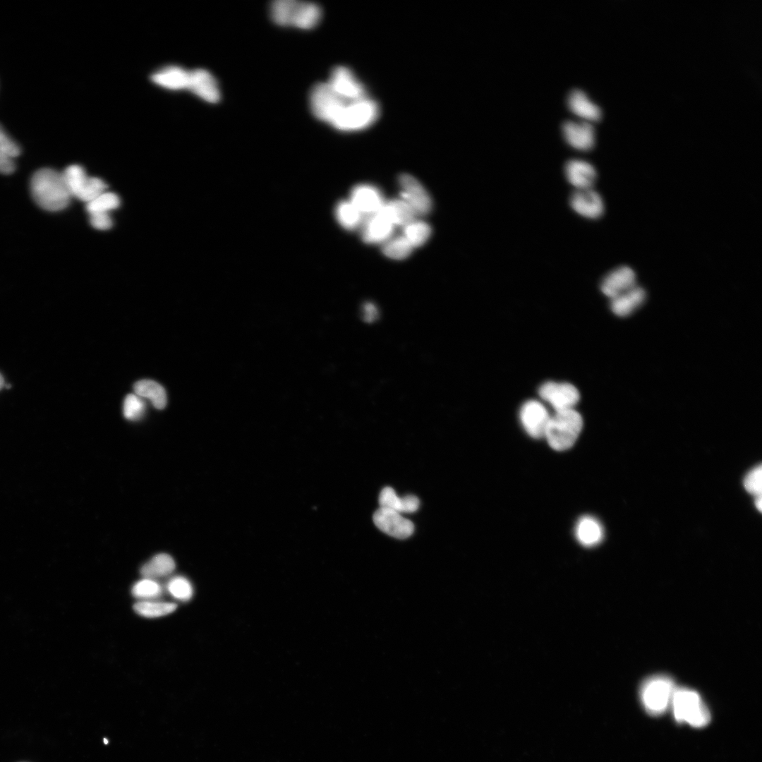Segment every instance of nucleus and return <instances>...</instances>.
Here are the masks:
<instances>
[{
    "instance_id": "1",
    "label": "nucleus",
    "mask_w": 762,
    "mask_h": 762,
    "mask_svg": "<svg viewBox=\"0 0 762 762\" xmlns=\"http://www.w3.org/2000/svg\"><path fill=\"white\" fill-rule=\"evenodd\" d=\"M310 109L318 119L344 132L362 131L378 119L380 108L369 95L351 97L335 92L327 84L315 85L310 95Z\"/></svg>"
},
{
    "instance_id": "2",
    "label": "nucleus",
    "mask_w": 762,
    "mask_h": 762,
    "mask_svg": "<svg viewBox=\"0 0 762 762\" xmlns=\"http://www.w3.org/2000/svg\"><path fill=\"white\" fill-rule=\"evenodd\" d=\"M30 191L35 202L51 212L65 209L71 199L62 172L50 168L39 169L33 174Z\"/></svg>"
},
{
    "instance_id": "3",
    "label": "nucleus",
    "mask_w": 762,
    "mask_h": 762,
    "mask_svg": "<svg viewBox=\"0 0 762 762\" xmlns=\"http://www.w3.org/2000/svg\"><path fill=\"white\" fill-rule=\"evenodd\" d=\"M270 11L277 24L302 29L314 28L321 18L319 6L296 0H277L272 3Z\"/></svg>"
},
{
    "instance_id": "4",
    "label": "nucleus",
    "mask_w": 762,
    "mask_h": 762,
    "mask_svg": "<svg viewBox=\"0 0 762 762\" xmlns=\"http://www.w3.org/2000/svg\"><path fill=\"white\" fill-rule=\"evenodd\" d=\"M582 427V417L574 409L556 411L550 416L544 437L553 449L567 450L574 445Z\"/></svg>"
},
{
    "instance_id": "5",
    "label": "nucleus",
    "mask_w": 762,
    "mask_h": 762,
    "mask_svg": "<svg viewBox=\"0 0 762 762\" xmlns=\"http://www.w3.org/2000/svg\"><path fill=\"white\" fill-rule=\"evenodd\" d=\"M675 718L694 727H703L709 723L710 715L699 694L694 690L675 689L671 701Z\"/></svg>"
},
{
    "instance_id": "6",
    "label": "nucleus",
    "mask_w": 762,
    "mask_h": 762,
    "mask_svg": "<svg viewBox=\"0 0 762 762\" xmlns=\"http://www.w3.org/2000/svg\"><path fill=\"white\" fill-rule=\"evenodd\" d=\"M675 690V684L670 677L659 675L647 679L640 691L646 710L653 715L665 712L671 704Z\"/></svg>"
},
{
    "instance_id": "7",
    "label": "nucleus",
    "mask_w": 762,
    "mask_h": 762,
    "mask_svg": "<svg viewBox=\"0 0 762 762\" xmlns=\"http://www.w3.org/2000/svg\"><path fill=\"white\" fill-rule=\"evenodd\" d=\"M62 174L71 198L87 203L106 191L107 185L102 179L88 176L78 164L68 166Z\"/></svg>"
},
{
    "instance_id": "8",
    "label": "nucleus",
    "mask_w": 762,
    "mask_h": 762,
    "mask_svg": "<svg viewBox=\"0 0 762 762\" xmlns=\"http://www.w3.org/2000/svg\"><path fill=\"white\" fill-rule=\"evenodd\" d=\"M542 399L556 411L573 409L579 402L580 394L575 386L568 382L548 381L538 389Z\"/></svg>"
},
{
    "instance_id": "9",
    "label": "nucleus",
    "mask_w": 762,
    "mask_h": 762,
    "mask_svg": "<svg viewBox=\"0 0 762 762\" xmlns=\"http://www.w3.org/2000/svg\"><path fill=\"white\" fill-rule=\"evenodd\" d=\"M399 183L401 188V198L410 206L416 215L427 214L432 208V201L422 184L408 174L400 175Z\"/></svg>"
},
{
    "instance_id": "10",
    "label": "nucleus",
    "mask_w": 762,
    "mask_h": 762,
    "mask_svg": "<svg viewBox=\"0 0 762 762\" xmlns=\"http://www.w3.org/2000/svg\"><path fill=\"white\" fill-rule=\"evenodd\" d=\"M521 423L526 432L533 438L544 437L550 418L547 409L537 400H528L519 411Z\"/></svg>"
},
{
    "instance_id": "11",
    "label": "nucleus",
    "mask_w": 762,
    "mask_h": 762,
    "mask_svg": "<svg viewBox=\"0 0 762 762\" xmlns=\"http://www.w3.org/2000/svg\"><path fill=\"white\" fill-rule=\"evenodd\" d=\"M375 526L382 532L399 539H405L412 535L413 524L395 511L380 507L373 514Z\"/></svg>"
},
{
    "instance_id": "12",
    "label": "nucleus",
    "mask_w": 762,
    "mask_h": 762,
    "mask_svg": "<svg viewBox=\"0 0 762 762\" xmlns=\"http://www.w3.org/2000/svg\"><path fill=\"white\" fill-rule=\"evenodd\" d=\"M569 205L576 214L590 219L600 218L605 211L602 196L593 188L575 190L570 196Z\"/></svg>"
},
{
    "instance_id": "13",
    "label": "nucleus",
    "mask_w": 762,
    "mask_h": 762,
    "mask_svg": "<svg viewBox=\"0 0 762 762\" xmlns=\"http://www.w3.org/2000/svg\"><path fill=\"white\" fill-rule=\"evenodd\" d=\"M636 285L634 271L629 266H619L608 272L600 283L602 293L610 299Z\"/></svg>"
},
{
    "instance_id": "14",
    "label": "nucleus",
    "mask_w": 762,
    "mask_h": 762,
    "mask_svg": "<svg viewBox=\"0 0 762 762\" xmlns=\"http://www.w3.org/2000/svg\"><path fill=\"white\" fill-rule=\"evenodd\" d=\"M186 90L207 102L215 103L220 98L219 88L214 77L205 69L189 71Z\"/></svg>"
},
{
    "instance_id": "15",
    "label": "nucleus",
    "mask_w": 762,
    "mask_h": 762,
    "mask_svg": "<svg viewBox=\"0 0 762 762\" xmlns=\"http://www.w3.org/2000/svg\"><path fill=\"white\" fill-rule=\"evenodd\" d=\"M567 181L575 190L592 188L596 179L597 171L590 162L581 159H571L564 165Z\"/></svg>"
},
{
    "instance_id": "16",
    "label": "nucleus",
    "mask_w": 762,
    "mask_h": 762,
    "mask_svg": "<svg viewBox=\"0 0 762 762\" xmlns=\"http://www.w3.org/2000/svg\"><path fill=\"white\" fill-rule=\"evenodd\" d=\"M564 139L569 145L579 150H591L595 143V131L586 121H564L562 124Z\"/></svg>"
},
{
    "instance_id": "17",
    "label": "nucleus",
    "mask_w": 762,
    "mask_h": 762,
    "mask_svg": "<svg viewBox=\"0 0 762 762\" xmlns=\"http://www.w3.org/2000/svg\"><path fill=\"white\" fill-rule=\"evenodd\" d=\"M394 224L380 210L367 217L362 226L361 237L368 243H385L393 233Z\"/></svg>"
},
{
    "instance_id": "18",
    "label": "nucleus",
    "mask_w": 762,
    "mask_h": 762,
    "mask_svg": "<svg viewBox=\"0 0 762 762\" xmlns=\"http://www.w3.org/2000/svg\"><path fill=\"white\" fill-rule=\"evenodd\" d=\"M349 200L363 215L367 216L377 212L385 202L378 189L368 184L355 186Z\"/></svg>"
},
{
    "instance_id": "19",
    "label": "nucleus",
    "mask_w": 762,
    "mask_h": 762,
    "mask_svg": "<svg viewBox=\"0 0 762 762\" xmlns=\"http://www.w3.org/2000/svg\"><path fill=\"white\" fill-rule=\"evenodd\" d=\"M189 71L175 65L165 66L157 70L151 76L152 81L169 90H186Z\"/></svg>"
},
{
    "instance_id": "20",
    "label": "nucleus",
    "mask_w": 762,
    "mask_h": 762,
    "mask_svg": "<svg viewBox=\"0 0 762 762\" xmlns=\"http://www.w3.org/2000/svg\"><path fill=\"white\" fill-rule=\"evenodd\" d=\"M646 298L645 290L637 285L610 299L611 310L617 316L630 315L639 308Z\"/></svg>"
},
{
    "instance_id": "21",
    "label": "nucleus",
    "mask_w": 762,
    "mask_h": 762,
    "mask_svg": "<svg viewBox=\"0 0 762 762\" xmlns=\"http://www.w3.org/2000/svg\"><path fill=\"white\" fill-rule=\"evenodd\" d=\"M567 102L572 111L583 119L598 120L601 116L599 106L591 101L582 90L574 88L569 91Z\"/></svg>"
},
{
    "instance_id": "22",
    "label": "nucleus",
    "mask_w": 762,
    "mask_h": 762,
    "mask_svg": "<svg viewBox=\"0 0 762 762\" xmlns=\"http://www.w3.org/2000/svg\"><path fill=\"white\" fill-rule=\"evenodd\" d=\"M379 503L380 507L401 514L416 512L419 507L420 501L412 495L399 497L392 488L385 487L380 493Z\"/></svg>"
},
{
    "instance_id": "23",
    "label": "nucleus",
    "mask_w": 762,
    "mask_h": 762,
    "mask_svg": "<svg viewBox=\"0 0 762 762\" xmlns=\"http://www.w3.org/2000/svg\"><path fill=\"white\" fill-rule=\"evenodd\" d=\"M576 536L581 545L591 547L602 540L603 530L595 519L586 516L578 521L576 526Z\"/></svg>"
},
{
    "instance_id": "24",
    "label": "nucleus",
    "mask_w": 762,
    "mask_h": 762,
    "mask_svg": "<svg viewBox=\"0 0 762 762\" xmlns=\"http://www.w3.org/2000/svg\"><path fill=\"white\" fill-rule=\"evenodd\" d=\"M380 210L394 225L402 227L414 220L416 216L410 206L401 198L385 202Z\"/></svg>"
},
{
    "instance_id": "25",
    "label": "nucleus",
    "mask_w": 762,
    "mask_h": 762,
    "mask_svg": "<svg viewBox=\"0 0 762 762\" xmlns=\"http://www.w3.org/2000/svg\"><path fill=\"white\" fill-rule=\"evenodd\" d=\"M175 567V562L169 555L160 553L141 567L140 574L144 578L155 579L171 574Z\"/></svg>"
},
{
    "instance_id": "26",
    "label": "nucleus",
    "mask_w": 762,
    "mask_h": 762,
    "mask_svg": "<svg viewBox=\"0 0 762 762\" xmlns=\"http://www.w3.org/2000/svg\"><path fill=\"white\" fill-rule=\"evenodd\" d=\"M134 391L137 395L149 399L157 409H163L167 404L164 389L159 383L150 380H142L135 383Z\"/></svg>"
},
{
    "instance_id": "27",
    "label": "nucleus",
    "mask_w": 762,
    "mask_h": 762,
    "mask_svg": "<svg viewBox=\"0 0 762 762\" xmlns=\"http://www.w3.org/2000/svg\"><path fill=\"white\" fill-rule=\"evenodd\" d=\"M177 605L173 603L140 600L133 605L134 611L140 616L154 618L167 615L175 611Z\"/></svg>"
},
{
    "instance_id": "28",
    "label": "nucleus",
    "mask_w": 762,
    "mask_h": 762,
    "mask_svg": "<svg viewBox=\"0 0 762 762\" xmlns=\"http://www.w3.org/2000/svg\"><path fill=\"white\" fill-rule=\"evenodd\" d=\"M363 216L350 200H343L336 207L339 223L348 230H353L360 226Z\"/></svg>"
},
{
    "instance_id": "29",
    "label": "nucleus",
    "mask_w": 762,
    "mask_h": 762,
    "mask_svg": "<svg viewBox=\"0 0 762 762\" xmlns=\"http://www.w3.org/2000/svg\"><path fill=\"white\" fill-rule=\"evenodd\" d=\"M404 236L411 243L413 248L423 245L429 238L431 229L428 224L423 221L414 219L403 227Z\"/></svg>"
},
{
    "instance_id": "30",
    "label": "nucleus",
    "mask_w": 762,
    "mask_h": 762,
    "mask_svg": "<svg viewBox=\"0 0 762 762\" xmlns=\"http://www.w3.org/2000/svg\"><path fill=\"white\" fill-rule=\"evenodd\" d=\"M413 248L411 243L402 235L391 237L383 243L382 253L391 259L403 260L411 254Z\"/></svg>"
},
{
    "instance_id": "31",
    "label": "nucleus",
    "mask_w": 762,
    "mask_h": 762,
    "mask_svg": "<svg viewBox=\"0 0 762 762\" xmlns=\"http://www.w3.org/2000/svg\"><path fill=\"white\" fill-rule=\"evenodd\" d=\"M119 197L111 192H104L86 204V210L89 214L95 213L109 214V212L120 205Z\"/></svg>"
},
{
    "instance_id": "32",
    "label": "nucleus",
    "mask_w": 762,
    "mask_h": 762,
    "mask_svg": "<svg viewBox=\"0 0 762 762\" xmlns=\"http://www.w3.org/2000/svg\"><path fill=\"white\" fill-rule=\"evenodd\" d=\"M162 593V586L155 579L144 578L136 582L131 589L133 597L148 600L159 596Z\"/></svg>"
},
{
    "instance_id": "33",
    "label": "nucleus",
    "mask_w": 762,
    "mask_h": 762,
    "mask_svg": "<svg viewBox=\"0 0 762 762\" xmlns=\"http://www.w3.org/2000/svg\"><path fill=\"white\" fill-rule=\"evenodd\" d=\"M169 593L176 599L181 601L190 600L193 590L190 582L183 576H175L167 584Z\"/></svg>"
},
{
    "instance_id": "34",
    "label": "nucleus",
    "mask_w": 762,
    "mask_h": 762,
    "mask_svg": "<svg viewBox=\"0 0 762 762\" xmlns=\"http://www.w3.org/2000/svg\"><path fill=\"white\" fill-rule=\"evenodd\" d=\"M145 410L144 401L138 396L128 394L123 402V416L131 421H136L140 418Z\"/></svg>"
},
{
    "instance_id": "35",
    "label": "nucleus",
    "mask_w": 762,
    "mask_h": 762,
    "mask_svg": "<svg viewBox=\"0 0 762 762\" xmlns=\"http://www.w3.org/2000/svg\"><path fill=\"white\" fill-rule=\"evenodd\" d=\"M761 466L759 465L750 471L744 478L746 490L756 497L761 495Z\"/></svg>"
},
{
    "instance_id": "36",
    "label": "nucleus",
    "mask_w": 762,
    "mask_h": 762,
    "mask_svg": "<svg viewBox=\"0 0 762 762\" xmlns=\"http://www.w3.org/2000/svg\"><path fill=\"white\" fill-rule=\"evenodd\" d=\"M0 151L13 159L20 154V149L18 145L6 133L1 126Z\"/></svg>"
},
{
    "instance_id": "37",
    "label": "nucleus",
    "mask_w": 762,
    "mask_h": 762,
    "mask_svg": "<svg viewBox=\"0 0 762 762\" xmlns=\"http://www.w3.org/2000/svg\"><path fill=\"white\" fill-rule=\"evenodd\" d=\"M90 215V224L98 230H107L112 226V219L109 214L95 213Z\"/></svg>"
},
{
    "instance_id": "38",
    "label": "nucleus",
    "mask_w": 762,
    "mask_h": 762,
    "mask_svg": "<svg viewBox=\"0 0 762 762\" xmlns=\"http://www.w3.org/2000/svg\"><path fill=\"white\" fill-rule=\"evenodd\" d=\"M15 170L13 158L0 151V173L11 174Z\"/></svg>"
},
{
    "instance_id": "39",
    "label": "nucleus",
    "mask_w": 762,
    "mask_h": 762,
    "mask_svg": "<svg viewBox=\"0 0 762 762\" xmlns=\"http://www.w3.org/2000/svg\"><path fill=\"white\" fill-rule=\"evenodd\" d=\"M364 312H365L364 315L367 318V320L368 319V318H373V317H375V313H376L375 309L370 304H367L365 306V308L364 309Z\"/></svg>"
},
{
    "instance_id": "40",
    "label": "nucleus",
    "mask_w": 762,
    "mask_h": 762,
    "mask_svg": "<svg viewBox=\"0 0 762 762\" xmlns=\"http://www.w3.org/2000/svg\"><path fill=\"white\" fill-rule=\"evenodd\" d=\"M756 508H757V509H758L759 511H761V507H762V500H761V495H760V496H757V497H756Z\"/></svg>"
},
{
    "instance_id": "41",
    "label": "nucleus",
    "mask_w": 762,
    "mask_h": 762,
    "mask_svg": "<svg viewBox=\"0 0 762 762\" xmlns=\"http://www.w3.org/2000/svg\"><path fill=\"white\" fill-rule=\"evenodd\" d=\"M4 381L2 375L0 374V389L4 387Z\"/></svg>"
},
{
    "instance_id": "42",
    "label": "nucleus",
    "mask_w": 762,
    "mask_h": 762,
    "mask_svg": "<svg viewBox=\"0 0 762 762\" xmlns=\"http://www.w3.org/2000/svg\"><path fill=\"white\" fill-rule=\"evenodd\" d=\"M108 742H109L108 739H107L106 738H104V743L105 744H108Z\"/></svg>"
}]
</instances>
